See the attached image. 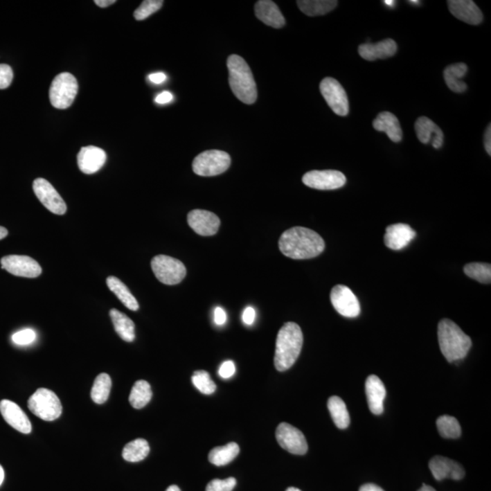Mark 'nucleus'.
Segmentation results:
<instances>
[{"mask_svg":"<svg viewBox=\"0 0 491 491\" xmlns=\"http://www.w3.org/2000/svg\"><path fill=\"white\" fill-rule=\"evenodd\" d=\"M465 274L479 283L490 284L491 265L489 263H470L464 267Z\"/></svg>","mask_w":491,"mask_h":491,"instance_id":"nucleus-36","label":"nucleus"},{"mask_svg":"<svg viewBox=\"0 0 491 491\" xmlns=\"http://www.w3.org/2000/svg\"><path fill=\"white\" fill-rule=\"evenodd\" d=\"M78 84L73 75L63 72L52 81L49 89V98L52 106L66 109L73 104L78 95Z\"/></svg>","mask_w":491,"mask_h":491,"instance_id":"nucleus-6","label":"nucleus"},{"mask_svg":"<svg viewBox=\"0 0 491 491\" xmlns=\"http://www.w3.org/2000/svg\"><path fill=\"white\" fill-rule=\"evenodd\" d=\"M286 491H301V490L297 489V488L289 487V489H287Z\"/></svg>","mask_w":491,"mask_h":491,"instance_id":"nucleus-55","label":"nucleus"},{"mask_svg":"<svg viewBox=\"0 0 491 491\" xmlns=\"http://www.w3.org/2000/svg\"><path fill=\"white\" fill-rule=\"evenodd\" d=\"M319 89L328 106L335 114L342 117L348 114L350 104H348V95L338 80L332 78H324L319 85Z\"/></svg>","mask_w":491,"mask_h":491,"instance_id":"nucleus-9","label":"nucleus"},{"mask_svg":"<svg viewBox=\"0 0 491 491\" xmlns=\"http://www.w3.org/2000/svg\"><path fill=\"white\" fill-rule=\"evenodd\" d=\"M238 454L240 446L236 443H231L226 446L212 449L208 454V461L216 466H225L233 461Z\"/></svg>","mask_w":491,"mask_h":491,"instance_id":"nucleus-31","label":"nucleus"},{"mask_svg":"<svg viewBox=\"0 0 491 491\" xmlns=\"http://www.w3.org/2000/svg\"><path fill=\"white\" fill-rule=\"evenodd\" d=\"M303 346L301 328L294 322H287L278 331L274 364L278 371H286L292 368L301 354Z\"/></svg>","mask_w":491,"mask_h":491,"instance_id":"nucleus-2","label":"nucleus"},{"mask_svg":"<svg viewBox=\"0 0 491 491\" xmlns=\"http://www.w3.org/2000/svg\"><path fill=\"white\" fill-rule=\"evenodd\" d=\"M256 318L255 310L252 307H248L245 310H244L242 315V321L244 323L251 326V325L254 323Z\"/></svg>","mask_w":491,"mask_h":491,"instance_id":"nucleus-43","label":"nucleus"},{"mask_svg":"<svg viewBox=\"0 0 491 491\" xmlns=\"http://www.w3.org/2000/svg\"><path fill=\"white\" fill-rule=\"evenodd\" d=\"M278 248L281 253L292 260H309L324 251L325 241L312 229L295 226L281 235Z\"/></svg>","mask_w":491,"mask_h":491,"instance_id":"nucleus-1","label":"nucleus"},{"mask_svg":"<svg viewBox=\"0 0 491 491\" xmlns=\"http://www.w3.org/2000/svg\"><path fill=\"white\" fill-rule=\"evenodd\" d=\"M467 72V66L465 63L453 64L447 66L444 71V80L447 88L455 93H463L466 91L467 84L461 80Z\"/></svg>","mask_w":491,"mask_h":491,"instance_id":"nucleus-26","label":"nucleus"},{"mask_svg":"<svg viewBox=\"0 0 491 491\" xmlns=\"http://www.w3.org/2000/svg\"><path fill=\"white\" fill-rule=\"evenodd\" d=\"M13 71L7 64H0V89L8 88L12 83Z\"/></svg>","mask_w":491,"mask_h":491,"instance_id":"nucleus-41","label":"nucleus"},{"mask_svg":"<svg viewBox=\"0 0 491 491\" xmlns=\"http://www.w3.org/2000/svg\"><path fill=\"white\" fill-rule=\"evenodd\" d=\"M107 285L127 309L132 310V312H136L139 309V302L130 292L129 287L118 278L110 276L107 278Z\"/></svg>","mask_w":491,"mask_h":491,"instance_id":"nucleus-28","label":"nucleus"},{"mask_svg":"<svg viewBox=\"0 0 491 491\" xmlns=\"http://www.w3.org/2000/svg\"><path fill=\"white\" fill-rule=\"evenodd\" d=\"M193 383L195 387L203 394H213L217 389V386L211 380V375L205 371H197L194 373Z\"/></svg>","mask_w":491,"mask_h":491,"instance_id":"nucleus-37","label":"nucleus"},{"mask_svg":"<svg viewBox=\"0 0 491 491\" xmlns=\"http://www.w3.org/2000/svg\"><path fill=\"white\" fill-rule=\"evenodd\" d=\"M447 6L453 16L467 24L479 25L483 20L481 10L472 0H449Z\"/></svg>","mask_w":491,"mask_h":491,"instance_id":"nucleus-19","label":"nucleus"},{"mask_svg":"<svg viewBox=\"0 0 491 491\" xmlns=\"http://www.w3.org/2000/svg\"><path fill=\"white\" fill-rule=\"evenodd\" d=\"M214 321L215 323L219 325V326H222V325L226 323V314L225 312V310L222 309V307H216V309H215Z\"/></svg>","mask_w":491,"mask_h":491,"instance_id":"nucleus-44","label":"nucleus"},{"mask_svg":"<svg viewBox=\"0 0 491 491\" xmlns=\"http://www.w3.org/2000/svg\"><path fill=\"white\" fill-rule=\"evenodd\" d=\"M330 301L334 309L346 318H356L360 313L359 301L352 292L344 285H337L330 293Z\"/></svg>","mask_w":491,"mask_h":491,"instance_id":"nucleus-13","label":"nucleus"},{"mask_svg":"<svg viewBox=\"0 0 491 491\" xmlns=\"http://www.w3.org/2000/svg\"><path fill=\"white\" fill-rule=\"evenodd\" d=\"M173 100L172 93L170 91H163L161 94L157 96L155 102L159 105H165L171 102Z\"/></svg>","mask_w":491,"mask_h":491,"instance_id":"nucleus-45","label":"nucleus"},{"mask_svg":"<svg viewBox=\"0 0 491 491\" xmlns=\"http://www.w3.org/2000/svg\"><path fill=\"white\" fill-rule=\"evenodd\" d=\"M0 412L8 425L23 434H30L32 431L30 420L17 404L3 400L0 402Z\"/></svg>","mask_w":491,"mask_h":491,"instance_id":"nucleus-16","label":"nucleus"},{"mask_svg":"<svg viewBox=\"0 0 491 491\" xmlns=\"http://www.w3.org/2000/svg\"><path fill=\"white\" fill-rule=\"evenodd\" d=\"M190 228L200 236H213L219 231L220 220L216 214L203 209H194L188 215Z\"/></svg>","mask_w":491,"mask_h":491,"instance_id":"nucleus-15","label":"nucleus"},{"mask_svg":"<svg viewBox=\"0 0 491 491\" xmlns=\"http://www.w3.org/2000/svg\"><path fill=\"white\" fill-rule=\"evenodd\" d=\"M418 141L423 144L431 143L435 149H440L444 142V134L440 127L427 117H420L415 123Z\"/></svg>","mask_w":491,"mask_h":491,"instance_id":"nucleus-22","label":"nucleus"},{"mask_svg":"<svg viewBox=\"0 0 491 491\" xmlns=\"http://www.w3.org/2000/svg\"><path fill=\"white\" fill-rule=\"evenodd\" d=\"M151 268L159 281L166 285L179 284L187 274V269L181 261L166 255L154 257L151 260Z\"/></svg>","mask_w":491,"mask_h":491,"instance_id":"nucleus-8","label":"nucleus"},{"mask_svg":"<svg viewBox=\"0 0 491 491\" xmlns=\"http://www.w3.org/2000/svg\"><path fill=\"white\" fill-rule=\"evenodd\" d=\"M162 0H145L134 12L136 20H144L159 11L163 6Z\"/></svg>","mask_w":491,"mask_h":491,"instance_id":"nucleus-38","label":"nucleus"},{"mask_svg":"<svg viewBox=\"0 0 491 491\" xmlns=\"http://www.w3.org/2000/svg\"><path fill=\"white\" fill-rule=\"evenodd\" d=\"M235 373H236V367H235L234 362L231 361V360H226L220 367L219 375L222 379H229V377L233 376Z\"/></svg>","mask_w":491,"mask_h":491,"instance_id":"nucleus-42","label":"nucleus"},{"mask_svg":"<svg viewBox=\"0 0 491 491\" xmlns=\"http://www.w3.org/2000/svg\"><path fill=\"white\" fill-rule=\"evenodd\" d=\"M276 438L280 447L292 454L304 455L307 452V443L303 433L289 423L278 425Z\"/></svg>","mask_w":491,"mask_h":491,"instance_id":"nucleus-11","label":"nucleus"},{"mask_svg":"<svg viewBox=\"0 0 491 491\" xmlns=\"http://www.w3.org/2000/svg\"><path fill=\"white\" fill-rule=\"evenodd\" d=\"M418 491H436L432 487L428 486V485L423 484L422 487L420 488Z\"/></svg>","mask_w":491,"mask_h":491,"instance_id":"nucleus-52","label":"nucleus"},{"mask_svg":"<svg viewBox=\"0 0 491 491\" xmlns=\"http://www.w3.org/2000/svg\"><path fill=\"white\" fill-rule=\"evenodd\" d=\"M365 389L370 411L375 415L382 414L387 391L382 380L375 375H371L366 380Z\"/></svg>","mask_w":491,"mask_h":491,"instance_id":"nucleus-21","label":"nucleus"},{"mask_svg":"<svg viewBox=\"0 0 491 491\" xmlns=\"http://www.w3.org/2000/svg\"><path fill=\"white\" fill-rule=\"evenodd\" d=\"M4 479H5L4 470H3L1 465H0V486H1L3 481H4Z\"/></svg>","mask_w":491,"mask_h":491,"instance_id":"nucleus-51","label":"nucleus"},{"mask_svg":"<svg viewBox=\"0 0 491 491\" xmlns=\"http://www.w3.org/2000/svg\"><path fill=\"white\" fill-rule=\"evenodd\" d=\"M229 86L237 98L243 103L251 105L258 98L257 85L248 63L238 55H231L226 61Z\"/></svg>","mask_w":491,"mask_h":491,"instance_id":"nucleus-4","label":"nucleus"},{"mask_svg":"<svg viewBox=\"0 0 491 491\" xmlns=\"http://www.w3.org/2000/svg\"><path fill=\"white\" fill-rule=\"evenodd\" d=\"M384 3L386 5L389 6V7H393L395 3L396 2L393 1V0H386Z\"/></svg>","mask_w":491,"mask_h":491,"instance_id":"nucleus-54","label":"nucleus"},{"mask_svg":"<svg viewBox=\"0 0 491 491\" xmlns=\"http://www.w3.org/2000/svg\"><path fill=\"white\" fill-rule=\"evenodd\" d=\"M409 4H420V1H412V0H409Z\"/></svg>","mask_w":491,"mask_h":491,"instance_id":"nucleus-56","label":"nucleus"},{"mask_svg":"<svg viewBox=\"0 0 491 491\" xmlns=\"http://www.w3.org/2000/svg\"><path fill=\"white\" fill-rule=\"evenodd\" d=\"M302 181L307 187L315 190H332L342 188L347 179L338 170H312L305 174Z\"/></svg>","mask_w":491,"mask_h":491,"instance_id":"nucleus-10","label":"nucleus"},{"mask_svg":"<svg viewBox=\"0 0 491 491\" xmlns=\"http://www.w3.org/2000/svg\"><path fill=\"white\" fill-rule=\"evenodd\" d=\"M438 338L441 352L450 363L463 359L472 346V339L447 319H441L438 323Z\"/></svg>","mask_w":491,"mask_h":491,"instance_id":"nucleus-3","label":"nucleus"},{"mask_svg":"<svg viewBox=\"0 0 491 491\" xmlns=\"http://www.w3.org/2000/svg\"><path fill=\"white\" fill-rule=\"evenodd\" d=\"M255 14L260 21L271 28H280L286 23L277 4L270 0H260L256 3Z\"/></svg>","mask_w":491,"mask_h":491,"instance_id":"nucleus-24","label":"nucleus"},{"mask_svg":"<svg viewBox=\"0 0 491 491\" xmlns=\"http://www.w3.org/2000/svg\"><path fill=\"white\" fill-rule=\"evenodd\" d=\"M2 269L17 277L37 278L42 269L34 258L28 256L10 255L1 258Z\"/></svg>","mask_w":491,"mask_h":491,"instance_id":"nucleus-12","label":"nucleus"},{"mask_svg":"<svg viewBox=\"0 0 491 491\" xmlns=\"http://www.w3.org/2000/svg\"><path fill=\"white\" fill-rule=\"evenodd\" d=\"M438 433L444 438H458L461 435V428L457 418L444 415L436 421Z\"/></svg>","mask_w":491,"mask_h":491,"instance_id":"nucleus-35","label":"nucleus"},{"mask_svg":"<svg viewBox=\"0 0 491 491\" xmlns=\"http://www.w3.org/2000/svg\"><path fill=\"white\" fill-rule=\"evenodd\" d=\"M8 229L4 228V226H0V240H3L8 236Z\"/></svg>","mask_w":491,"mask_h":491,"instance_id":"nucleus-50","label":"nucleus"},{"mask_svg":"<svg viewBox=\"0 0 491 491\" xmlns=\"http://www.w3.org/2000/svg\"><path fill=\"white\" fill-rule=\"evenodd\" d=\"M373 127L377 132H385L389 139L395 143L402 141V130L399 119L391 112L380 113L374 119Z\"/></svg>","mask_w":491,"mask_h":491,"instance_id":"nucleus-25","label":"nucleus"},{"mask_svg":"<svg viewBox=\"0 0 491 491\" xmlns=\"http://www.w3.org/2000/svg\"><path fill=\"white\" fill-rule=\"evenodd\" d=\"M484 146L485 150H486L487 153L491 155V127L490 124L489 127H487L486 133H485L484 136Z\"/></svg>","mask_w":491,"mask_h":491,"instance_id":"nucleus-47","label":"nucleus"},{"mask_svg":"<svg viewBox=\"0 0 491 491\" xmlns=\"http://www.w3.org/2000/svg\"><path fill=\"white\" fill-rule=\"evenodd\" d=\"M299 10L307 16L315 17L325 15L338 5V1L334 0H298L297 1Z\"/></svg>","mask_w":491,"mask_h":491,"instance_id":"nucleus-29","label":"nucleus"},{"mask_svg":"<svg viewBox=\"0 0 491 491\" xmlns=\"http://www.w3.org/2000/svg\"><path fill=\"white\" fill-rule=\"evenodd\" d=\"M398 49L397 43L393 39L382 40L376 44L366 43L359 46V53L362 59L368 61L385 60L393 57Z\"/></svg>","mask_w":491,"mask_h":491,"instance_id":"nucleus-23","label":"nucleus"},{"mask_svg":"<svg viewBox=\"0 0 491 491\" xmlns=\"http://www.w3.org/2000/svg\"><path fill=\"white\" fill-rule=\"evenodd\" d=\"M33 190L39 202L52 213L64 215L66 205L62 197L48 180L42 178L35 179Z\"/></svg>","mask_w":491,"mask_h":491,"instance_id":"nucleus-14","label":"nucleus"},{"mask_svg":"<svg viewBox=\"0 0 491 491\" xmlns=\"http://www.w3.org/2000/svg\"><path fill=\"white\" fill-rule=\"evenodd\" d=\"M166 491H181V490H180L178 486H176V485H172V486L168 487V490Z\"/></svg>","mask_w":491,"mask_h":491,"instance_id":"nucleus-53","label":"nucleus"},{"mask_svg":"<svg viewBox=\"0 0 491 491\" xmlns=\"http://www.w3.org/2000/svg\"><path fill=\"white\" fill-rule=\"evenodd\" d=\"M28 407L35 416L45 421H53L62 414L59 397L46 389H37L28 400Z\"/></svg>","mask_w":491,"mask_h":491,"instance_id":"nucleus-5","label":"nucleus"},{"mask_svg":"<svg viewBox=\"0 0 491 491\" xmlns=\"http://www.w3.org/2000/svg\"><path fill=\"white\" fill-rule=\"evenodd\" d=\"M112 382L109 375L101 373L96 377L94 385L91 389V399L97 404H103L109 399Z\"/></svg>","mask_w":491,"mask_h":491,"instance_id":"nucleus-34","label":"nucleus"},{"mask_svg":"<svg viewBox=\"0 0 491 491\" xmlns=\"http://www.w3.org/2000/svg\"><path fill=\"white\" fill-rule=\"evenodd\" d=\"M116 332L124 341L132 342L136 338L135 324L124 313L113 309L109 312Z\"/></svg>","mask_w":491,"mask_h":491,"instance_id":"nucleus-27","label":"nucleus"},{"mask_svg":"<svg viewBox=\"0 0 491 491\" xmlns=\"http://www.w3.org/2000/svg\"><path fill=\"white\" fill-rule=\"evenodd\" d=\"M150 452V447L148 441L144 438H136L125 446L122 457L129 462H139L145 460Z\"/></svg>","mask_w":491,"mask_h":491,"instance_id":"nucleus-32","label":"nucleus"},{"mask_svg":"<svg viewBox=\"0 0 491 491\" xmlns=\"http://www.w3.org/2000/svg\"><path fill=\"white\" fill-rule=\"evenodd\" d=\"M416 237V232L407 224L398 223L386 229L385 245L393 251H400L406 248L409 242Z\"/></svg>","mask_w":491,"mask_h":491,"instance_id":"nucleus-20","label":"nucleus"},{"mask_svg":"<svg viewBox=\"0 0 491 491\" xmlns=\"http://www.w3.org/2000/svg\"><path fill=\"white\" fill-rule=\"evenodd\" d=\"M359 491H385V490L382 489V488L377 486V485L368 483V484L362 485V486L360 487Z\"/></svg>","mask_w":491,"mask_h":491,"instance_id":"nucleus-48","label":"nucleus"},{"mask_svg":"<svg viewBox=\"0 0 491 491\" xmlns=\"http://www.w3.org/2000/svg\"><path fill=\"white\" fill-rule=\"evenodd\" d=\"M152 398V391L146 380H138L133 386L130 395V403L133 408L141 409L150 403Z\"/></svg>","mask_w":491,"mask_h":491,"instance_id":"nucleus-33","label":"nucleus"},{"mask_svg":"<svg viewBox=\"0 0 491 491\" xmlns=\"http://www.w3.org/2000/svg\"><path fill=\"white\" fill-rule=\"evenodd\" d=\"M36 339V333L30 328L16 332L12 336V341L15 344L20 346L30 345Z\"/></svg>","mask_w":491,"mask_h":491,"instance_id":"nucleus-40","label":"nucleus"},{"mask_svg":"<svg viewBox=\"0 0 491 491\" xmlns=\"http://www.w3.org/2000/svg\"><path fill=\"white\" fill-rule=\"evenodd\" d=\"M149 80L150 82L156 84V85H159L167 80V75L163 73V72H158V73H153L149 75Z\"/></svg>","mask_w":491,"mask_h":491,"instance_id":"nucleus-46","label":"nucleus"},{"mask_svg":"<svg viewBox=\"0 0 491 491\" xmlns=\"http://www.w3.org/2000/svg\"><path fill=\"white\" fill-rule=\"evenodd\" d=\"M231 159L222 150H207L194 159L193 168L195 174L202 177L220 175L231 167Z\"/></svg>","mask_w":491,"mask_h":491,"instance_id":"nucleus-7","label":"nucleus"},{"mask_svg":"<svg viewBox=\"0 0 491 491\" xmlns=\"http://www.w3.org/2000/svg\"><path fill=\"white\" fill-rule=\"evenodd\" d=\"M328 409L331 418L339 429H347L350 424V413L346 404L339 397L333 396L328 399Z\"/></svg>","mask_w":491,"mask_h":491,"instance_id":"nucleus-30","label":"nucleus"},{"mask_svg":"<svg viewBox=\"0 0 491 491\" xmlns=\"http://www.w3.org/2000/svg\"><path fill=\"white\" fill-rule=\"evenodd\" d=\"M107 161V154L100 148L84 147L78 155V165L84 174H94L100 170Z\"/></svg>","mask_w":491,"mask_h":491,"instance_id":"nucleus-18","label":"nucleus"},{"mask_svg":"<svg viewBox=\"0 0 491 491\" xmlns=\"http://www.w3.org/2000/svg\"><path fill=\"white\" fill-rule=\"evenodd\" d=\"M429 467L433 476L438 481L445 479L461 481L465 476V470L460 463L441 456L432 458Z\"/></svg>","mask_w":491,"mask_h":491,"instance_id":"nucleus-17","label":"nucleus"},{"mask_svg":"<svg viewBox=\"0 0 491 491\" xmlns=\"http://www.w3.org/2000/svg\"><path fill=\"white\" fill-rule=\"evenodd\" d=\"M115 0H96L95 4L100 8L109 7L112 4H115Z\"/></svg>","mask_w":491,"mask_h":491,"instance_id":"nucleus-49","label":"nucleus"},{"mask_svg":"<svg viewBox=\"0 0 491 491\" xmlns=\"http://www.w3.org/2000/svg\"><path fill=\"white\" fill-rule=\"evenodd\" d=\"M236 485L237 481L235 478L216 479L209 482L206 491H232Z\"/></svg>","mask_w":491,"mask_h":491,"instance_id":"nucleus-39","label":"nucleus"}]
</instances>
